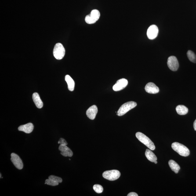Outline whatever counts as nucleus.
Instances as JSON below:
<instances>
[{
  "instance_id": "nucleus-23",
  "label": "nucleus",
  "mask_w": 196,
  "mask_h": 196,
  "mask_svg": "<svg viewBox=\"0 0 196 196\" xmlns=\"http://www.w3.org/2000/svg\"><path fill=\"white\" fill-rule=\"evenodd\" d=\"M48 179L57 182L59 183H62V181H63L61 178L58 177L57 176H53V175L49 176Z\"/></svg>"
},
{
  "instance_id": "nucleus-1",
  "label": "nucleus",
  "mask_w": 196,
  "mask_h": 196,
  "mask_svg": "<svg viewBox=\"0 0 196 196\" xmlns=\"http://www.w3.org/2000/svg\"><path fill=\"white\" fill-rule=\"evenodd\" d=\"M172 149L179 155L183 157H187L190 155V150L187 147L181 143L175 142L172 143Z\"/></svg>"
},
{
  "instance_id": "nucleus-8",
  "label": "nucleus",
  "mask_w": 196,
  "mask_h": 196,
  "mask_svg": "<svg viewBox=\"0 0 196 196\" xmlns=\"http://www.w3.org/2000/svg\"><path fill=\"white\" fill-rule=\"evenodd\" d=\"M158 29L155 25H152L149 27L147 30V34L149 39L153 40L155 39L158 35Z\"/></svg>"
},
{
  "instance_id": "nucleus-9",
  "label": "nucleus",
  "mask_w": 196,
  "mask_h": 196,
  "mask_svg": "<svg viewBox=\"0 0 196 196\" xmlns=\"http://www.w3.org/2000/svg\"><path fill=\"white\" fill-rule=\"evenodd\" d=\"M128 84L127 80L125 78L118 80L115 85L113 86V90L115 91H118L122 90L127 86Z\"/></svg>"
},
{
  "instance_id": "nucleus-13",
  "label": "nucleus",
  "mask_w": 196,
  "mask_h": 196,
  "mask_svg": "<svg viewBox=\"0 0 196 196\" xmlns=\"http://www.w3.org/2000/svg\"><path fill=\"white\" fill-rule=\"evenodd\" d=\"M34 128V126L33 124L31 123H29L25 125L20 126L19 127L18 129L19 131H22L26 133L29 134L32 132Z\"/></svg>"
},
{
  "instance_id": "nucleus-7",
  "label": "nucleus",
  "mask_w": 196,
  "mask_h": 196,
  "mask_svg": "<svg viewBox=\"0 0 196 196\" xmlns=\"http://www.w3.org/2000/svg\"><path fill=\"white\" fill-rule=\"evenodd\" d=\"M11 161L17 169L21 170L23 169V165L22 161L20 157L15 153L11 154Z\"/></svg>"
},
{
  "instance_id": "nucleus-24",
  "label": "nucleus",
  "mask_w": 196,
  "mask_h": 196,
  "mask_svg": "<svg viewBox=\"0 0 196 196\" xmlns=\"http://www.w3.org/2000/svg\"><path fill=\"white\" fill-rule=\"evenodd\" d=\"M45 184L52 186H56L58 185H59V183L57 182H55L53 180L48 179H47L46 180H45Z\"/></svg>"
},
{
  "instance_id": "nucleus-5",
  "label": "nucleus",
  "mask_w": 196,
  "mask_h": 196,
  "mask_svg": "<svg viewBox=\"0 0 196 196\" xmlns=\"http://www.w3.org/2000/svg\"><path fill=\"white\" fill-rule=\"evenodd\" d=\"M120 176V172L116 170L105 171L103 174V177L104 178L110 181L117 180Z\"/></svg>"
},
{
  "instance_id": "nucleus-16",
  "label": "nucleus",
  "mask_w": 196,
  "mask_h": 196,
  "mask_svg": "<svg viewBox=\"0 0 196 196\" xmlns=\"http://www.w3.org/2000/svg\"><path fill=\"white\" fill-rule=\"evenodd\" d=\"M145 154L147 159L151 162H154L155 161H157V158L156 156L152 151H151V150L147 149Z\"/></svg>"
},
{
  "instance_id": "nucleus-29",
  "label": "nucleus",
  "mask_w": 196,
  "mask_h": 196,
  "mask_svg": "<svg viewBox=\"0 0 196 196\" xmlns=\"http://www.w3.org/2000/svg\"></svg>"
},
{
  "instance_id": "nucleus-22",
  "label": "nucleus",
  "mask_w": 196,
  "mask_h": 196,
  "mask_svg": "<svg viewBox=\"0 0 196 196\" xmlns=\"http://www.w3.org/2000/svg\"><path fill=\"white\" fill-rule=\"evenodd\" d=\"M93 189L96 193L99 194L102 193L103 191V188L100 185L98 184L94 185L93 186Z\"/></svg>"
},
{
  "instance_id": "nucleus-19",
  "label": "nucleus",
  "mask_w": 196,
  "mask_h": 196,
  "mask_svg": "<svg viewBox=\"0 0 196 196\" xmlns=\"http://www.w3.org/2000/svg\"><path fill=\"white\" fill-rule=\"evenodd\" d=\"M188 58L190 61L193 63H196V55L191 51H188L187 52Z\"/></svg>"
},
{
  "instance_id": "nucleus-3",
  "label": "nucleus",
  "mask_w": 196,
  "mask_h": 196,
  "mask_svg": "<svg viewBox=\"0 0 196 196\" xmlns=\"http://www.w3.org/2000/svg\"><path fill=\"white\" fill-rule=\"evenodd\" d=\"M137 105V103L134 101H129L124 103L121 106L117 113V115L119 116H123L129 110L134 108Z\"/></svg>"
},
{
  "instance_id": "nucleus-2",
  "label": "nucleus",
  "mask_w": 196,
  "mask_h": 196,
  "mask_svg": "<svg viewBox=\"0 0 196 196\" xmlns=\"http://www.w3.org/2000/svg\"><path fill=\"white\" fill-rule=\"evenodd\" d=\"M136 136L139 141L143 143L150 150H154L155 149V147L154 143L146 135L141 132H137Z\"/></svg>"
},
{
  "instance_id": "nucleus-25",
  "label": "nucleus",
  "mask_w": 196,
  "mask_h": 196,
  "mask_svg": "<svg viewBox=\"0 0 196 196\" xmlns=\"http://www.w3.org/2000/svg\"><path fill=\"white\" fill-rule=\"evenodd\" d=\"M58 143L60 145H68L67 141H66L65 139H63V138H60L59 139V141L58 142Z\"/></svg>"
},
{
  "instance_id": "nucleus-18",
  "label": "nucleus",
  "mask_w": 196,
  "mask_h": 196,
  "mask_svg": "<svg viewBox=\"0 0 196 196\" xmlns=\"http://www.w3.org/2000/svg\"><path fill=\"white\" fill-rule=\"evenodd\" d=\"M169 164L171 169L175 173L177 174L178 172L180 169V167L177 163L174 160H170L169 161Z\"/></svg>"
},
{
  "instance_id": "nucleus-28",
  "label": "nucleus",
  "mask_w": 196,
  "mask_h": 196,
  "mask_svg": "<svg viewBox=\"0 0 196 196\" xmlns=\"http://www.w3.org/2000/svg\"><path fill=\"white\" fill-rule=\"evenodd\" d=\"M154 162L155 163V164H157V161H155Z\"/></svg>"
},
{
  "instance_id": "nucleus-21",
  "label": "nucleus",
  "mask_w": 196,
  "mask_h": 196,
  "mask_svg": "<svg viewBox=\"0 0 196 196\" xmlns=\"http://www.w3.org/2000/svg\"><path fill=\"white\" fill-rule=\"evenodd\" d=\"M85 22L88 24H93L97 22L90 14L86 16L85 18Z\"/></svg>"
},
{
  "instance_id": "nucleus-27",
  "label": "nucleus",
  "mask_w": 196,
  "mask_h": 196,
  "mask_svg": "<svg viewBox=\"0 0 196 196\" xmlns=\"http://www.w3.org/2000/svg\"><path fill=\"white\" fill-rule=\"evenodd\" d=\"M194 128L195 130L196 131V119L194 123Z\"/></svg>"
},
{
  "instance_id": "nucleus-26",
  "label": "nucleus",
  "mask_w": 196,
  "mask_h": 196,
  "mask_svg": "<svg viewBox=\"0 0 196 196\" xmlns=\"http://www.w3.org/2000/svg\"><path fill=\"white\" fill-rule=\"evenodd\" d=\"M128 196H138V195L134 192L129 193L127 195Z\"/></svg>"
},
{
  "instance_id": "nucleus-10",
  "label": "nucleus",
  "mask_w": 196,
  "mask_h": 196,
  "mask_svg": "<svg viewBox=\"0 0 196 196\" xmlns=\"http://www.w3.org/2000/svg\"><path fill=\"white\" fill-rule=\"evenodd\" d=\"M145 90L147 93L150 94H156L158 93L160 89L154 83L149 82L146 85L145 87Z\"/></svg>"
},
{
  "instance_id": "nucleus-4",
  "label": "nucleus",
  "mask_w": 196,
  "mask_h": 196,
  "mask_svg": "<svg viewBox=\"0 0 196 196\" xmlns=\"http://www.w3.org/2000/svg\"><path fill=\"white\" fill-rule=\"evenodd\" d=\"M65 49L61 43L56 44L53 51V56L57 60H61L65 54Z\"/></svg>"
},
{
  "instance_id": "nucleus-6",
  "label": "nucleus",
  "mask_w": 196,
  "mask_h": 196,
  "mask_svg": "<svg viewBox=\"0 0 196 196\" xmlns=\"http://www.w3.org/2000/svg\"><path fill=\"white\" fill-rule=\"evenodd\" d=\"M167 64L169 69L173 71H177L179 67L178 62L174 56H171L169 57Z\"/></svg>"
},
{
  "instance_id": "nucleus-14",
  "label": "nucleus",
  "mask_w": 196,
  "mask_h": 196,
  "mask_svg": "<svg viewBox=\"0 0 196 196\" xmlns=\"http://www.w3.org/2000/svg\"><path fill=\"white\" fill-rule=\"evenodd\" d=\"M32 99L36 107L38 108L41 109L43 107V103L40 98L38 93H34L32 95Z\"/></svg>"
},
{
  "instance_id": "nucleus-15",
  "label": "nucleus",
  "mask_w": 196,
  "mask_h": 196,
  "mask_svg": "<svg viewBox=\"0 0 196 196\" xmlns=\"http://www.w3.org/2000/svg\"><path fill=\"white\" fill-rule=\"evenodd\" d=\"M65 80L67 82L69 90L71 91H74L75 83H74V80L71 78V77L69 75H66L65 76Z\"/></svg>"
},
{
  "instance_id": "nucleus-17",
  "label": "nucleus",
  "mask_w": 196,
  "mask_h": 196,
  "mask_svg": "<svg viewBox=\"0 0 196 196\" xmlns=\"http://www.w3.org/2000/svg\"><path fill=\"white\" fill-rule=\"evenodd\" d=\"M176 110L177 114L180 115H184L187 114L188 109L183 105H179L176 107Z\"/></svg>"
},
{
  "instance_id": "nucleus-12",
  "label": "nucleus",
  "mask_w": 196,
  "mask_h": 196,
  "mask_svg": "<svg viewBox=\"0 0 196 196\" xmlns=\"http://www.w3.org/2000/svg\"><path fill=\"white\" fill-rule=\"evenodd\" d=\"M97 112V107L95 105H93L87 110L86 114L90 119L93 120L96 117Z\"/></svg>"
},
{
  "instance_id": "nucleus-11",
  "label": "nucleus",
  "mask_w": 196,
  "mask_h": 196,
  "mask_svg": "<svg viewBox=\"0 0 196 196\" xmlns=\"http://www.w3.org/2000/svg\"><path fill=\"white\" fill-rule=\"evenodd\" d=\"M59 150L61 151V154L63 156L71 157L72 156L73 153L72 151L65 145H60L59 147Z\"/></svg>"
},
{
  "instance_id": "nucleus-20",
  "label": "nucleus",
  "mask_w": 196,
  "mask_h": 196,
  "mask_svg": "<svg viewBox=\"0 0 196 196\" xmlns=\"http://www.w3.org/2000/svg\"><path fill=\"white\" fill-rule=\"evenodd\" d=\"M90 15L96 21H97L100 18V12L97 9H93V10H92Z\"/></svg>"
}]
</instances>
